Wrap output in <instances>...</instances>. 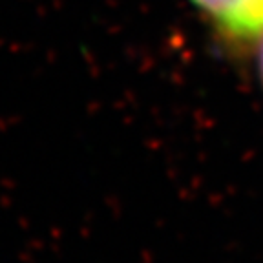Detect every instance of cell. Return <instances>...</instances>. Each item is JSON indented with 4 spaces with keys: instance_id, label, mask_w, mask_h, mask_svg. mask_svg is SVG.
Masks as SVG:
<instances>
[{
    "instance_id": "obj_2",
    "label": "cell",
    "mask_w": 263,
    "mask_h": 263,
    "mask_svg": "<svg viewBox=\"0 0 263 263\" xmlns=\"http://www.w3.org/2000/svg\"><path fill=\"white\" fill-rule=\"evenodd\" d=\"M256 44V68H258V77L259 82H261L263 88V35L254 42Z\"/></svg>"
},
{
    "instance_id": "obj_1",
    "label": "cell",
    "mask_w": 263,
    "mask_h": 263,
    "mask_svg": "<svg viewBox=\"0 0 263 263\" xmlns=\"http://www.w3.org/2000/svg\"><path fill=\"white\" fill-rule=\"evenodd\" d=\"M230 44H254L263 35V0H190Z\"/></svg>"
}]
</instances>
